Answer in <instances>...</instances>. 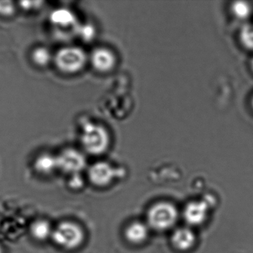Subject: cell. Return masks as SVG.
<instances>
[{
  "label": "cell",
  "mask_w": 253,
  "mask_h": 253,
  "mask_svg": "<svg viewBox=\"0 0 253 253\" xmlns=\"http://www.w3.org/2000/svg\"><path fill=\"white\" fill-rule=\"evenodd\" d=\"M180 212L170 201H158L152 204L146 214V223L151 230L164 232L173 230L177 226Z\"/></svg>",
  "instance_id": "obj_1"
},
{
  "label": "cell",
  "mask_w": 253,
  "mask_h": 253,
  "mask_svg": "<svg viewBox=\"0 0 253 253\" xmlns=\"http://www.w3.org/2000/svg\"><path fill=\"white\" fill-rule=\"evenodd\" d=\"M88 63V55L84 48L76 45L62 47L53 56L57 70L66 75H75L82 72Z\"/></svg>",
  "instance_id": "obj_2"
},
{
  "label": "cell",
  "mask_w": 253,
  "mask_h": 253,
  "mask_svg": "<svg viewBox=\"0 0 253 253\" xmlns=\"http://www.w3.org/2000/svg\"><path fill=\"white\" fill-rule=\"evenodd\" d=\"M80 141L85 153L98 156L103 155L109 149L110 135L103 126L88 122L83 125Z\"/></svg>",
  "instance_id": "obj_3"
},
{
  "label": "cell",
  "mask_w": 253,
  "mask_h": 253,
  "mask_svg": "<svg viewBox=\"0 0 253 253\" xmlns=\"http://www.w3.org/2000/svg\"><path fill=\"white\" fill-rule=\"evenodd\" d=\"M51 238L58 247L66 250H74L82 245L85 232L78 223L66 220L53 229Z\"/></svg>",
  "instance_id": "obj_4"
},
{
  "label": "cell",
  "mask_w": 253,
  "mask_h": 253,
  "mask_svg": "<svg viewBox=\"0 0 253 253\" xmlns=\"http://www.w3.org/2000/svg\"><path fill=\"white\" fill-rule=\"evenodd\" d=\"M56 156L57 168L67 174H80L86 167L85 155L75 148H66Z\"/></svg>",
  "instance_id": "obj_5"
},
{
  "label": "cell",
  "mask_w": 253,
  "mask_h": 253,
  "mask_svg": "<svg viewBox=\"0 0 253 253\" xmlns=\"http://www.w3.org/2000/svg\"><path fill=\"white\" fill-rule=\"evenodd\" d=\"M118 171L109 163L98 161L90 166L88 171L89 181L97 187L109 186L117 177Z\"/></svg>",
  "instance_id": "obj_6"
},
{
  "label": "cell",
  "mask_w": 253,
  "mask_h": 253,
  "mask_svg": "<svg viewBox=\"0 0 253 253\" xmlns=\"http://www.w3.org/2000/svg\"><path fill=\"white\" fill-rule=\"evenodd\" d=\"M210 214L208 204L202 200L192 201L186 204L183 209V219L187 226L193 228L204 224Z\"/></svg>",
  "instance_id": "obj_7"
},
{
  "label": "cell",
  "mask_w": 253,
  "mask_h": 253,
  "mask_svg": "<svg viewBox=\"0 0 253 253\" xmlns=\"http://www.w3.org/2000/svg\"><path fill=\"white\" fill-rule=\"evenodd\" d=\"M88 63L99 73L111 72L116 64V57L110 49L104 47L94 48L88 55Z\"/></svg>",
  "instance_id": "obj_8"
},
{
  "label": "cell",
  "mask_w": 253,
  "mask_h": 253,
  "mask_svg": "<svg viewBox=\"0 0 253 253\" xmlns=\"http://www.w3.org/2000/svg\"><path fill=\"white\" fill-rule=\"evenodd\" d=\"M170 241L173 248L177 251L186 253L192 250L196 245V234L193 228L187 225L179 226L173 229Z\"/></svg>",
  "instance_id": "obj_9"
},
{
  "label": "cell",
  "mask_w": 253,
  "mask_h": 253,
  "mask_svg": "<svg viewBox=\"0 0 253 253\" xmlns=\"http://www.w3.org/2000/svg\"><path fill=\"white\" fill-rule=\"evenodd\" d=\"M151 229L146 222L133 220L124 229V237L127 242L132 245H142L149 237Z\"/></svg>",
  "instance_id": "obj_10"
},
{
  "label": "cell",
  "mask_w": 253,
  "mask_h": 253,
  "mask_svg": "<svg viewBox=\"0 0 253 253\" xmlns=\"http://www.w3.org/2000/svg\"><path fill=\"white\" fill-rule=\"evenodd\" d=\"M50 22L52 26L63 29L75 30L78 26L77 17L73 11L67 8H57L50 14Z\"/></svg>",
  "instance_id": "obj_11"
},
{
  "label": "cell",
  "mask_w": 253,
  "mask_h": 253,
  "mask_svg": "<svg viewBox=\"0 0 253 253\" xmlns=\"http://www.w3.org/2000/svg\"><path fill=\"white\" fill-rule=\"evenodd\" d=\"M34 167L39 174L43 175L52 174L58 169L57 156L49 153L42 154L35 160Z\"/></svg>",
  "instance_id": "obj_12"
},
{
  "label": "cell",
  "mask_w": 253,
  "mask_h": 253,
  "mask_svg": "<svg viewBox=\"0 0 253 253\" xmlns=\"http://www.w3.org/2000/svg\"><path fill=\"white\" fill-rule=\"evenodd\" d=\"M31 235L37 241H45L52 235L51 223L45 219L35 220L30 228Z\"/></svg>",
  "instance_id": "obj_13"
},
{
  "label": "cell",
  "mask_w": 253,
  "mask_h": 253,
  "mask_svg": "<svg viewBox=\"0 0 253 253\" xmlns=\"http://www.w3.org/2000/svg\"><path fill=\"white\" fill-rule=\"evenodd\" d=\"M53 56L51 51L47 47L38 46L34 48L31 52L30 57L33 64L37 67H47L53 63Z\"/></svg>",
  "instance_id": "obj_14"
},
{
  "label": "cell",
  "mask_w": 253,
  "mask_h": 253,
  "mask_svg": "<svg viewBox=\"0 0 253 253\" xmlns=\"http://www.w3.org/2000/svg\"><path fill=\"white\" fill-rule=\"evenodd\" d=\"M251 6L247 2L238 1L232 5V11L235 17L239 19H246L251 14Z\"/></svg>",
  "instance_id": "obj_15"
},
{
  "label": "cell",
  "mask_w": 253,
  "mask_h": 253,
  "mask_svg": "<svg viewBox=\"0 0 253 253\" xmlns=\"http://www.w3.org/2000/svg\"><path fill=\"white\" fill-rule=\"evenodd\" d=\"M75 32L83 41H88V42L92 41L96 35L95 28L90 23H85L83 26L78 24L75 29Z\"/></svg>",
  "instance_id": "obj_16"
},
{
  "label": "cell",
  "mask_w": 253,
  "mask_h": 253,
  "mask_svg": "<svg viewBox=\"0 0 253 253\" xmlns=\"http://www.w3.org/2000/svg\"><path fill=\"white\" fill-rule=\"evenodd\" d=\"M240 38L243 45L249 49L253 50V26L246 25L241 29Z\"/></svg>",
  "instance_id": "obj_17"
},
{
  "label": "cell",
  "mask_w": 253,
  "mask_h": 253,
  "mask_svg": "<svg viewBox=\"0 0 253 253\" xmlns=\"http://www.w3.org/2000/svg\"><path fill=\"white\" fill-rule=\"evenodd\" d=\"M17 6L11 1H0V17L10 18L16 14Z\"/></svg>",
  "instance_id": "obj_18"
},
{
  "label": "cell",
  "mask_w": 253,
  "mask_h": 253,
  "mask_svg": "<svg viewBox=\"0 0 253 253\" xmlns=\"http://www.w3.org/2000/svg\"><path fill=\"white\" fill-rule=\"evenodd\" d=\"M19 7L25 11H36L42 8L44 2L42 1H23L19 2Z\"/></svg>",
  "instance_id": "obj_19"
},
{
  "label": "cell",
  "mask_w": 253,
  "mask_h": 253,
  "mask_svg": "<svg viewBox=\"0 0 253 253\" xmlns=\"http://www.w3.org/2000/svg\"><path fill=\"white\" fill-rule=\"evenodd\" d=\"M69 186L72 189H81L84 186V180L81 178L80 174H72V178L69 181Z\"/></svg>",
  "instance_id": "obj_20"
},
{
  "label": "cell",
  "mask_w": 253,
  "mask_h": 253,
  "mask_svg": "<svg viewBox=\"0 0 253 253\" xmlns=\"http://www.w3.org/2000/svg\"><path fill=\"white\" fill-rule=\"evenodd\" d=\"M0 253H3V250H2V247H0Z\"/></svg>",
  "instance_id": "obj_21"
},
{
  "label": "cell",
  "mask_w": 253,
  "mask_h": 253,
  "mask_svg": "<svg viewBox=\"0 0 253 253\" xmlns=\"http://www.w3.org/2000/svg\"><path fill=\"white\" fill-rule=\"evenodd\" d=\"M252 67H253V61H252Z\"/></svg>",
  "instance_id": "obj_22"
},
{
  "label": "cell",
  "mask_w": 253,
  "mask_h": 253,
  "mask_svg": "<svg viewBox=\"0 0 253 253\" xmlns=\"http://www.w3.org/2000/svg\"><path fill=\"white\" fill-rule=\"evenodd\" d=\"M252 106H253V100H252Z\"/></svg>",
  "instance_id": "obj_23"
}]
</instances>
